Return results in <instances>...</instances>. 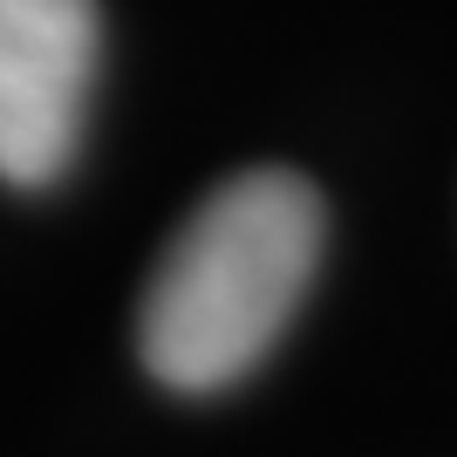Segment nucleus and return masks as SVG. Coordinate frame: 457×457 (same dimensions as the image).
<instances>
[{
	"label": "nucleus",
	"mask_w": 457,
	"mask_h": 457,
	"mask_svg": "<svg viewBox=\"0 0 457 457\" xmlns=\"http://www.w3.org/2000/svg\"><path fill=\"white\" fill-rule=\"evenodd\" d=\"M328 212L301 171L260 164L198 198L151 267L137 348L164 389L205 396L267 362L321 267Z\"/></svg>",
	"instance_id": "obj_1"
},
{
	"label": "nucleus",
	"mask_w": 457,
	"mask_h": 457,
	"mask_svg": "<svg viewBox=\"0 0 457 457\" xmlns=\"http://www.w3.org/2000/svg\"><path fill=\"white\" fill-rule=\"evenodd\" d=\"M103 62L96 0H0V178L21 191L76 164Z\"/></svg>",
	"instance_id": "obj_2"
}]
</instances>
